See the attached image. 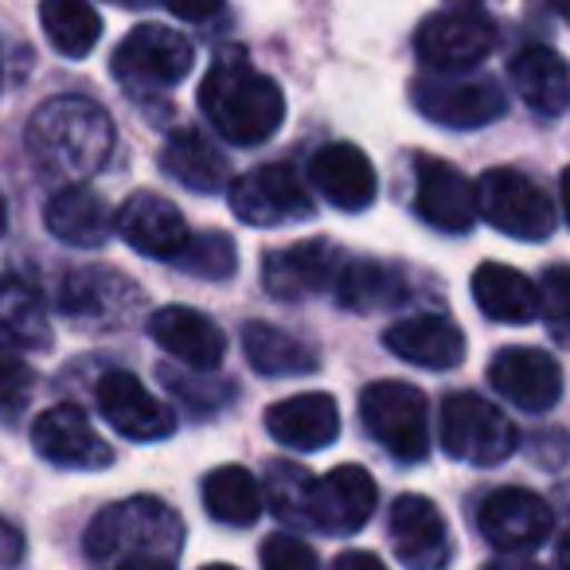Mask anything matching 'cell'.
<instances>
[{
  "instance_id": "1",
  "label": "cell",
  "mask_w": 570,
  "mask_h": 570,
  "mask_svg": "<svg viewBox=\"0 0 570 570\" xmlns=\"http://www.w3.org/2000/svg\"><path fill=\"white\" fill-rule=\"evenodd\" d=\"M28 157L43 176L82 184L102 173L114 153V121L90 98H51L28 121Z\"/></svg>"
},
{
  "instance_id": "2",
  "label": "cell",
  "mask_w": 570,
  "mask_h": 570,
  "mask_svg": "<svg viewBox=\"0 0 570 570\" xmlns=\"http://www.w3.org/2000/svg\"><path fill=\"white\" fill-rule=\"evenodd\" d=\"M199 110L230 145H262L282 129L285 95L269 75L250 67L243 51H223L199 82Z\"/></svg>"
},
{
  "instance_id": "3",
  "label": "cell",
  "mask_w": 570,
  "mask_h": 570,
  "mask_svg": "<svg viewBox=\"0 0 570 570\" xmlns=\"http://www.w3.org/2000/svg\"><path fill=\"white\" fill-rule=\"evenodd\" d=\"M87 559L126 567L137 559L176 562L184 551V520L157 497H129L102 508L87 528Z\"/></svg>"
},
{
  "instance_id": "4",
  "label": "cell",
  "mask_w": 570,
  "mask_h": 570,
  "mask_svg": "<svg viewBox=\"0 0 570 570\" xmlns=\"http://www.w3.org/2000/svg\"><path fill=\"white\" fill-rule=\"evenodd\" d=\"M473 191L476 215H484V223L508 238L543 243L559 227V212H554L551 196L531 176L515 173V168H489L473 184Z\"/></svg>"
},
{
  "instance_id": "5",
  "label": "cell",
  "mask_w": 570,
  "mask_h": 570,
  "mask_svg": "<svg viewBox=\"0 0 570 570\" xmlns=\"http://www.w3.org/2000/svg\"><path fill=\"white\" fill-rule=\"evenodd\" d=\"M364 430L403 465H414L430 453V411L426 395L414 383L380 380L360 395Z\"/></svg>"
},
{
  "instance_id": "6",
  "label": "cell",
  "mask_w": 570,
  "mask_h": 570,
  "mask_svg": "<svg viewBox=\"0 0 570 570\" xmlns=\"http://www.w3.org/2000/svg\"><path fill=\"white\" fill-rule=\"evenodd\" d=\"M497 48V24L476 4H450L442 12H430L414 32V56L430 71L461 75L476 71Z\"/></svg>"
},
{
  "instance_id": "7",
  "label": "cell",
  "mask_w": 570,
  "mask_h": 570,
  "mask_svg": "<svg viewBox=\"0 0 570 570\" xmlns=\"http://www.w3.org/2000/svg\"><path fill=\"white\" fill-rule=\"evenodd\" d=\"M411 98L422 118L445 129H481L489 121L504 118L508 110L504 90L473 71H461V75L430 71L414 82Z\"/></svg>"
},
{
  "instance_id": "8",
  "label": "cell",
  "mask_w": 570,
  "mask_h": 570,
  "mask_svg": "<svg viewBox=\"0 0 570 570\" xmlns=\"http://www.w3.org/2000/svg\"><path fill=\"white\" fill-rule=\"evenodd\" d=\"M191 43L165 24H137L126 40L114 48V79L137 95L168 90L191 71Z\"/></svg>"
},
{
  "instance_id": "9",
  "label": "cell",
  "mask_w": 570,
  "mask_h": 570,
  "mask_svg": "<svg viewBox=\"0 0 570 570\" xmlns=\"http://www.w3.org/2000/svg\"><path fill=\"white\" fill-rule=\"evenodd\" d=\"M442 450L469 465H500L515 453V426L489 399L458 391L442 406Z\"/></svg>"
},
{
  "instance_id": "10",
  "label": "cell",
  "mask_w": 570,
  "mask_h": 570,
  "mask_svg": "<svg viewBox=\"0 0 570 570\" xmlns=\"http://www.w3.org/2000/svg\"><path fill=\"white\" fill-rule=\"evenodd\" d=\"M141 305L145 294L137 289V282H129L121 269L110 266L71 269L63 277V285H59V313L79 328H87V333L121 328Z\"/></svg>"
},
{
  "instance_id": "11",
  "label": "cell",
  "mask_w": 570,
  "mask_h": 570,
  "mask_svg": "<svg viewBox=\"0 0 570 570\" xmlns=\"http://www.w3.org/2000/svg\"><path fill=\"white\" fill-rule=\"evenodd\" d=\"M230 212L246 227H282V223H302L313 215V196L302 184L297 168L289 165H262L243 173L235 184H227Z\"/></svg>"
},
{
  "instance_id": "12",
  "label": "cell",
  "mask_w": 570,
  "mask_h": 570,
  "mask_svg": "<svg viewBox=\"0 0 570 570\" xmlns=\"http://www.w3.org/2000/svg\"><path fill=\"white\" fill-rule=\"evenodd\" d=\"M476 528L489 547L504 554H528L543 547L554 531V512L531 489H497L476 508Z\"/></svg>"
},
{
  "instance_id": "13",
  "label": "cell",
  "mask_w": 570,
  "mask_h": 570,
  "mask_svg": "<svg viewBox=\"0 0 570 570\" xmlns=\"http://www.w3.org/2000/svg\"><path fill=\"white\" fill-rule=\"evenodd\" d=\"M344 266V250L328 238H305L282 250H269L262 262L266 294L277 302H305V297L328 294Z\"/></svg>"
},
{
  "instance_id": "14",
  "label": "cell",
  "mask_w": 570,
  "mask_h": 570,
  "mask_svg": "<svg viewBox=\"0 0 570 570\" xmlns=\"http://www.w3.org/2000/svg\"><path fill=\"white\" fill-rule=\"evenodd\" d=\"M489 383L504 403L523 414H547L562 399V367L551 352L528 348H500L489 364Z\"/></svg>"
},
{
  "instance_id": "15",
  "label": "cell",
  "mask_w": 570,
  "mask_h": 570,
  "mask_svg": "<svg viewBox=\"0 0 570 570\" xmlns=\"http://www.w3.org/2000/svg\"><path fill=\"white\" fill-rule=\"evenodd\" d=\"M380 504L375 476L364 465H336L325 476H313L309 523L325 535H356Z\"/></svg>"
},
{
  "instance_id": "16",
  "label": "cell",
  "mask_w": 570,
  "mask_h": 570,
  "mask_svg": "<svg viewBox=\"0 0 570 570\" xmlns=\"http://www.w3.org/2000/svg\"><path fill=\"white\" fill-rule=\"evenodd\" d=\"M102 419L129 442H165L176 430V414L168 403H160L137 375L106 372L95 387Z\"/></svg>"
},
{
  "instance_id": "17",
  "label": "cell",
  "mask_w": 570,
  "mask_h": 570,
  "mask_svg": "<svg viewBox=\"0 0 570 570\" xmlns=\"http://www.w3.org/2000/svg\"><path fill=\"white\" fill-rule=\"evenodd\" d=\"M391 528V547H395L399 562L406 570H450L453 559V539L450 523L438 512L434 500L419 497V492H406L391 504L387 515Z\"/></svg>"
},
{
  "instance_id": "18",
  "label": "cell",
  "mask_w": 570,
  "mask_h": 570,
  "mask_svg": "<svg viewBox=\"0 0 570 570\" xmlns=\"http://www.w3.org/2000/svg\"><path fill=\"white\" fill-rule=\"evenodd\" d=\"M414 212L442 235H465L476 223L473 180L445 160L419 157V165H414Z\"/></svg>"
},
{
  "instance_id": "19",
  "label": "cell",
  "mask_w": 570,
  "mask_h": 570,
  "mask_svg": "<svg viewBox=\"0 0 570 570\" xmlns=\"http://www.w3.org/2000/svg\"><path fill=\"white\" fill-rule=\"evenodd\" d=\"M32 445L48 465L59 469H106L114 461L110 442H102V434L95 430V422L79 411V406H51L36 419L32 426Z\"/></svg>"
},
{
  "instance_id": "20",
  "label": "cell",
  "mask_w": 570,
  "mask_h": 570,
  "mask_svg": "<svg viewBox=\"0 0 570 570\" xmlns=\"http://www.w3.org/2000/svg\"><path fill=\"white\" fill-rule=\"evenodd\" d=\"M114 230L134 246L137 254L157 262H173L176 250L188 243V223H184L180 207L168 204L165 196L153 191H134L114 215Z\"/></svg>"
},
{
  "instance_id": "21",
  "label": "cell",
  "mask_w": 570,
  "mask_h": 570,
  "mask_svg": "<svg viewBox=\"0 0 570 570\" xmlns=\"http://www.w3.org/2000/svg\"><path fill=\"white\" fill-rule=\"evenodd\" d=\"M149 336L191 372H215L227 360V336L212 317L188 305H168L149 317Z\"/></svg>"
},
{
  "instance_id": "22",
  "label": "cell",
  "mask_w": 570,
  "mask_h": 570,
  "mask_svg": "<svg viewBox=\"0 0 570 570\" xmlns=\"http://www.w3.org/2000/svg\"><path fill=\"white\" fill-rule=\"evenodd\" d=\"M309 176L321 196L333 207H341V212H364V207L375 204V191H380L375 165L352 141H333L313 153Z\"/></svg>"
},
{
  "instance_id": "23",
  "label": "cell",
  "mask_w": 570,
  "mask_h": 570,
  "mask_svg": "<svg viewBox=\"0 0 570 570\" xmlns=\"http://www.w3.org/2000/svg\"><path fill=\"white\" fill-rule=\"evenodd\" d=\"M383 344L399 360L426 367V372H450L465 360V333L458 328V321L442 317V313H419V317L395 321L383 333Z\"/></svg>"
},
{
  "instance_id": "24",
  "label": "cell",
  "mask_w": 570,
  "mask_h": 570,
  "mask_svg": "<svg viewBox=\"0 0 570 570\" xmlns=\"http://www.w3.org/2000/svg\"><path fill=\"white\" fill-rule=\"evenodd\" d=\"M266 430L274 442L289 450L317 453L341 438V406L325 391H305V395L282 399L266 411Z\"/></svg>"
},
{
  "instance_id": "25",
  "label": "cell",
  "mask_w": 570,
  "mask_h": 570,
  "mask_svg": "<svg viewBox=\"0 0 570 570\" xmlns=\"http://www.w3.org/2000/svg\"><path fill=\"white\" fill-rule=\"evenodd\" d=\"M43 219L59 243L79 246V250H98L114 235L110 204L87 184H63L43 207Z\"/></svg>"
},
{
  "instance_id": "26",
  "label": "cell",
  "mask_w": 570,
  "mask_h": 570,
  "mask_svg": "<svg viewBox=\"0 0 570 570\" xmlns=\"http://www.w3.org/2000/svg\"><path fill=\"white\" fill-rule=\"evenodd\" d=\"M473 302L497 325H531L539 317L535 282L504 262H484L473 269Z\"/></svg>"
},
{
  "instance_id": "27",
  "label": "cell",
  "mask_w": 570,
  "mask_h": 570,
  "mask_svg": "<svg viewBox=\"0 0 570 570\" xmlns=\"http://www.w3.org/2000/svg\"><path fill=\"white\" fill-rule=\"evenodd\" d=\"M336 305L348 313H383L395 309L411 297V285L387 262H372V258H344L341 274L333 282Z\"/></svg>"
},
{
  "instance_id": "28",
  "label": "cell",
  "mask_w": 570,
  "mask_h": 570,
  "mask_svg": "<svg viewBox=\"0 0 570 570\" xmlns=\"http://www.w3.org/2000/svg\"><path fill=\"white\" fill-rule=\"evenodd\" d=\"M512 75V90L523 98V106L543 118H559L570 106V79H567V59L551 48H523L508 67Z\"/></svg>"
},
{
  "instance_id": "29",
  "label": "cell",
  "mask_w": 570,
  "mask_h": 570,
  "mask_svg": "<svg viewBox=\"0 0 570 570\" xmlns=\"http://www.w3.org/2000/svg\"><path fill=\"white\" fill-rule=\"evenodd\" d=\"M160 168L176 184H184L188 191H199V196H215V191H223L230 184V168L223 160V153L196 129L168 134V141L160 145Z\"/></svg>"
},
{
  "instance_id": "30",
  "label": "cell",
  "mask_w": 570,
  "mask_h": 570,
  "mask_svg": "<svg viewBox=\"0 0 570 570\" xmlns=\"http://www.w3.org/2000/svg\"><path fill=\"white\" fill-rule=\"evenodd\" d=\"M0 336L20 348H51V317L43 294L24 274H0Z\"/></svg>"
},
{
  "instance_id": "31",
  "label": "cell",
  "mask_w": 570,
  "mask_h": 570,
  "mask_svg": "<svg viewBox=\"0 0 570 570\" xmlns=\"http://www.w3.org/2000/svg\"><path fill=\"white\" fill-rule=\"evenodd\" d=\"M243 352L246 364L258 375H309L321 367V356L313 344H305L302 336L285 333L266 321H250L243 328Z\"/></svg>"
},
{
  "instance_id": "32",
  "label": "cell",
  "mask_w": 570,
  "mask_h": 570,
  "mask_svg": "<svg viewBox=\"0 0 570 570\" xmlns=\"http://www.w3.org/2000/svg\"><path fill=\"white\" fill-rule=\"evenodd\" d=\"M204 508L230 528H254L262 515V484L243 465H219L204 476Z\"/></svg>"
},
{
  "instance_id": "33",
  "label": "cell",
  "mask_w": 570,
  "mask_h": 570,
  "mask_svg": "<svg viewBox=\"0 0 570 570\" xmlns=\"http://www.w3.org/2000/svg\"><path fill=\"white\" fill-rule=\"evenodd\" d=\"M40 24L67 59H87L102 40V17L90 0H40Z\"/></svg>"
},
{
  "instance_id": "34",
  "label": "cell",
  "mask_w": 570,
  "mask_h": 570,
  "mask_svg": "<svg viewBox=\"0 0 570 570\" xmlns=\"http://www.w3.org/2000/svg\"><path fill=\"white\" fill-rule=\"evenodd\" d=\"M309 497H313V476L302 465H285V461H269L266 469V489H262V504L285 523L289 531H309Z\"/></svg>"
},
{
  "instance_id": "35",
  "label": "cell",
  "mask_w": 570,
  "mask_h": 570,
  "mask_svg": "<svg viewBox=\"0 0 570 570\" xmlns=\"http://www.w3.org/2000/svg\"><path fill=\"white\" fill-rule=\"evenodd\" d=\"M180 274L204 277V282H227L238 269V250L235 238L223 230H204V235H188V243L176 250V258L168 262Z\"/></svg>"
},
{
  "instance_id": "36",
  "label": "cell",
  "mask_w": 570,
  "mask_h": 570,
  "mask_svg": "<svg viewBox=\"0 0 570 570\" xmlns=\"http://www.w3.org/2000/svg\"><path fill=\"white\" fill-rule=\"evenodd\" d=\"M36 375L17 352H4L0 356V422H17L20 414L32 403Z\"/></svg>"
},
{
  "instance_id": "37",
  "label": "cell",
  "mask_w": 570,
  "mask_h": 570,
  "mask_svg": "<svg viewBox=\"0 0 570 570\" xmlns=\"http://www.w3.org/2000/svg\"><path fill=\"white\" fill-rule=\"evenodd\" d=\"M539 289V317L547 321L554 344H567V317H570V274L567 266H551Z\"/></svg>"
},
{
  "instance_id": "38",
  "label": "cell",
  "mask_w": 570,
  "mask_h": 570,
  "mask_svg": "<svg viewBox=\"0 0 570 570\" xmlns=\"http://www.w3.org/2000/svg\"><path fill=\"white\" fill-rule=\"evenodd\" d=\"M262 570H321V559L297 531H277L262 543Z\"/></svg>"
},
{
  "instance_id": "39",
  "label": "cell",
  "mask_w": 570,
  "mask_h": 570,
  "mask_svg": "<svg viewBox=\"0 0 570 570\" xmlns=\"http://www.w3.org/2000/svg\"><path fill=\"white\" fill-rule=\"evenodd\" d=\"M160 380H165V387L173 391L176 399H184V403H196L199 414H212L215 406H223V399L230 395V387H223V383L188 380V375H180L176 367H165V372H160Z\"/></svg>"
},
{
  "instance_id": "40",
  "label": "cell",
  "mask_w": 570,
  "mask_h": 570,
  "mask_svg": "<svg viewBox=\"0 0 570 570\" xmlns=\"http://www.w3.org/2000/svg\"><path fill=\"white\" fill-rule=\"evenodd\" d=\"M157 4H165L173 17L191 20V24H204L223 12V0H157Z\"/></svg>"
},
{
  "instance_id": "41",
  "label": "cell",
  "mask_w": 570,
  "mask_h": 570,
  "mask_svg": "<svg viewBox=\"0 0 570 570\" xmlns=\"http://www.w3.org/2000/svg\"><path fill=\"white\" fill-rule=\"evenodd\" d=\"M333 570H387V567H383V559L372 551H344L341 559L333 562Z\"/></svg>"
},
{
  "instance_id": "42",
  "label": "cell",
  "mask_w": 570,
  "mask_h": 570,
  "mask_svg": "<svg viewBox=\"0 0 570 570\" xmlns=\"http://www.w3.org/2000/svg\"><path fill=\"white\" fill-rule=\"evenodd\" d=\"M20 551H24V543H20V535L9 528V523L0 520V570L12 567V562L20 559Z\"/></svg>"
},
{
  "instance_id": "43",
  "label": "cell",
  "mask_w": 570,
  "mask_h": 570,
  "mask_svg": "<svg viewBox=\"0 0 570 570\" xmlns=\"http://www.w3.org/2000/svg\"><path fill=\"white\" fill-rule=\"evenodd\" d=\"M484 570H547V567H539V562H512V559H497V562H489Z\"/></svg>"
},
{
  "instance_id": "44",
  "label": "cell",
  "mask_w": 570,
  "mask_h": 570,
  "mask_svg": "<svg viewBox=\"0 0 570 570\" xmlns=\"http://www.w3.org/2000/svg\"><path fill=\"white\" fill-rule=\"evenodd\" d=\"M118 570H176L173 562H160V559H137V562H126Z\"/></svg>"
},
{
  "instance_id": "45",
  "label": "cell",
  "mask_w": 570,
  "mask_h": 570,
  "mask_svg": "<svg viewBox=\"0 0 570 570\" xmlns=\"http://www.w3.org/2000/svg\"><path fill=\"white\" fill-rule=\"evenodd\" d=\"M9 230V207H4V196H0V235Z\"/></svg>"
},
{
  "instance_id": "46",
  "label": "cell",
  "mask_w": 570,
  "mask_h": 570,
  "mask_svg": "<svg viewBox=\"0 0 570 570\" xmlns=\"http://www.w3.org/2000/svg\"><path fill=\"white\" fill-rule=\"evenodd\" d=\"M547 4H551L559 17H567V12H570V0H547Z\"/></svg>"
},
{
  "instance_id": "47",
  "label": "cell",
  "mask_w": 570,
  "mask_h": 570,
  "mask_svg": "<svg viewBox=\"0 0 570 570\" xmlns=\"http://www.w3.org/2000/svg\"><path fill=\"white\" fill-rule=\"evenodd\" d=\"M204 570H238V567H227V562H207Z\"/></svg>"
},
{
  "instance_id": "48",
  "label": "cell",
  "mask_w": 570,
  "mask_h": 570,
  "mask_svg": "<svg viewBox=\"0 0 570 570\" xmlns=\"http://www.w3.org/2000/svg\"><path fill=\"white\" fill-rule=\"evenodd\" d=\"M4 352H12V341H4V336H0V356H4Z\"/></svg>"
},
{
  "instance_id": "49",
  "label": "cell",
  "mask_w": 570,
  "mask_h": 570,
  "mask_svg": "<svg viewBox=\"0 0 570 570\" xmlns=\"http://www.w3.org/2000/svg\"><path fill=\"white\" fill-rule=\"evenodd\" d=\"M458 4H476V9H481V4H484V0H458Z\"/></svg>"
}]
</instances>
